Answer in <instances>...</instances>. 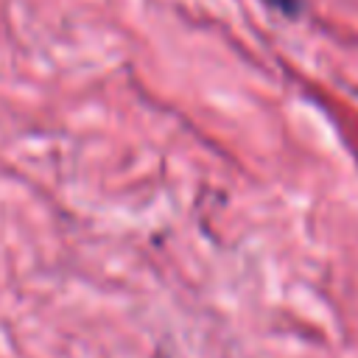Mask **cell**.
I'll return each instance as SVG.
<instances>
[{
	"label": "cell",
	"instance_id": "1",
	"mask_svg": "<svg viewBox=\"0 0 358 358\" xmlns=\"http://www.w3.org/2000/svg\"><path fill=\"white\" fill-rule=\"evenodd\" d=\"M263 3H268L271 8H277L280 14H288V17H296L302 8V0H263Z\"/></svg>",
	"mask_w": 358,
	"mask_h": 358
}]
</instances>
